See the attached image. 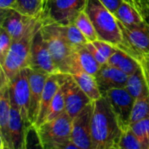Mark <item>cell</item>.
<instances>
[{"label": "cell", "mask_w": 149, "mask_h": 149, "mask_svg": "<svg viewBox=\"0 0 149 149\" xmlns=\"http://www.w3.org/2000/svg\"><path fill=\"white\" fill-rule=\"evenodd\" d=\"M87 0H48L44 17L61 25L74 24Z\"/></svg>", "instance_id": "8992f818"}, {"label": "cell", "mask_w": 149, "mask_h": 149, "mask_svg": "<svg viewBox=\"0 0 149 149\" xmlns=\"http://www.w3.org/2000/svg\"><path fill=\"white\" fill-rule=\"evenodd\" d=\"M72 119L64 111L55 119L34 128L42 148H78L72 139Z\"/></svg>", "instance_id": "3957f363"}, {"label": "cell", "mask_w": 149, "mask_h": 149, "mask_svg": "<svg viewBox=\"0 0 149 149\" xmlns=\"http://www.w3.org/2000/svg\"><path fill=\"white\" fill-rule=\"evenodd\" d=\"M41 32L60 73L73 75L83 72L76 48L66 40L58 24L44 17Z\"/></svg>", "instance_id": "7a4b0ae2"}, {"label": "cell", "mask_w": 149, "mask_h": 149, "mask_svg": "<svg viewBox=\"0 0 149 149\" xmlns=\"http://www.w3.org/2000/svg\"><path fill=\"white\" fill-rule=\"evenodd\" d=\"M15 9L21 13L31 17H36L41 14L39 12L38 0H17Z\"/></svg>", "instance_id": "f546056e"}, {"label": "cell", "mask_w": 149, "mask_h": 149, "mask_svg": "<svg viewBox=\"0 0 149 149\" xmlns=\"http://www.w3.org/2000/svg\"><path fill=\"white\" fill-rule=\"evenodd\" d=\"M117 149H142L139 140L130 126L122 129Z\"/></svg>", "instance_id": "f1b7e54d"}, {"label": "cell", "mask_w": 149, "mask_h": 149, "mask_svg": "<svg viewBox=\"0 0 149 149\" xmlns=\"http://www.w3.org/2000/svg\"><path fill=\"white\" fill-rule=\"evenodd\" d=\"M74 24L77 25L79 31L83 33V35L86 37L88 42H93L99 39L94 25L85 10L81 11L79 14Z\"/></svg>", "instance_id": "4316f807"}, {"label": "cell", "mask_w": 149, "mask_h": 149, "mask_svg": "<svg viewBox=\"0 0 149 149\" xmlns=\"http://www.w3.org/2000/svg\"><path fill=\"white\" fill-rule=\"evenodd\" d=\"M84 10L93 22L99 39L114 46L123 43L124 37L118 18L100 0H87Z\"/></svg>", "instance_id": "277c9868"}, {"label": "cell", "mask_w": 149, "mask_h": 149, "mask_svg": "<svg viewBox=\"0 0 149 149\" xmlns=\"http://www.w3.org/2000/svg\"><path fill=\"white\" fill-rule=\"evenodd\" d=\"M0 80V139L1 149H12L10 134L9 122L10 115V79L1 70Z\"/></svg>", "instance_id": "7c38bea8"}, {"label": "cell", "mask_w": 149, "mask_h": 149, "mask_svg": "<svg viewBox=\"0 0 149 149\" xmlns=\"http://www.w3.org/2000/svg\"><path fill=\"white\" fill-rule=\"evenodd\" d=\"M102 96L106 97L111 104L119 119L121 128L124 129L128 127L135 99L127 88H113L107 91Z\"/></svg>", "instance_id": "8fae6325"}, {"label": "cell", "mask_w": 149, "mask_h": 149, "mask_svg": "<svg viewBox=\"0 0 149 149\" xmlns=\"http://www.w3.org/2000/svg\"><path fill=\"white\" fill-rule=\"evenodd\" d=\"M13 39L10 33L3 28H0V65H2L9 53Z\"/></svg>", "instance_id": "4dcf8cb0"}, {"label": "cell", "mask_w": 149, "mask_h": 149, "mask_svg": "<svg viewBox=\"0 0 149 149\" xmlns=\"http://www.w3.org/2000/svg\"><path fill=\"white\" fill-rule=\"evenodd\" d=\"M42 17V14L36 17L27 16L13 8L1 9L0 28L7 31L14 41L20 38L25 31Z\"/></svg>", "instance_id": "ba28073f"}, {"label": "cell", "mask_w": 149, "mask_h": 149, "mask_svg": "<svg viewBox=\"0 0 149 149\" xmlns=\"http://www.w3.org/2000/svg\"><path fill=\"white\" fill-rule=\"evenodd\" d=\"M149 117V92L146 87L144 93L134 100L129 125Z\"/></svg>", "instance_id": "cb8c5ba5"}, {"label": "cell", "mask_w": 149, "mask_h": 149, "mask_svg": "<svg viewBox=\"0 0 149 149\" xmlns=\"http://www.w3.org/2000/svg\"><path fill=\"white\" fill-rule=\"evenodd\" d=\"M59 27L66 40L74 48L86 45L88 43V40L86 38V37L83 35V33L79 31L75 24H71L67 25L59 24Z\"/></svg>", "instance_id": "484cf974"}, {"label": "cell", "mask_w": 149, "mask_h": 149, "mask_svg": "<svg viewBox=\"0 0 149 149\" xmlns=\"http://www.w3.org/2000/svg\"><path fill=\"white\" fill-rule=\"evenodd\" d=\"M50 74L30 68L29 80H30V108H29V120L30 123L34 128L37 122L41 99L45 88L46 79Z\"/></svg>", "instance_id": "4fadbf2b"}, {"label": "cell", "mask_w": 149, "mask_h": 149, "mask_svg": "<svg viewBox=\"0 0 149 149\" xmlns=\"http://www.w3.org/2000/svg\"><path fill=\"white\" fill-rule=\"evenodd\" d=\"M30 68L38 70L48 74L60 73L52 59L46 42L43 38L41 28L36 32L33 38L31 51Z\"/></svg>", "instance_id": "9c48e42d"}, {"label": "cell", "mask_w": 149, "mask_h": 149, "mask_svg": "<svg viewBox=\"0 0 149 149\" xmlns=\"http://www.w3.org/2000/svg\"><path fill=\"white\" fill-rule=\"evenodd\" d=\"M92 100L82 91L72 76L68 78V87L65 94V112L72 118H75Z\"/></svg>", "instance_id": "ac0fdd59"}, {"label": "cell", "mask_w": 149, "mask_h": 149, "mask_svg": "<svg viewBox=\"0 0 149 149\" xmlns=\"http://www.w3.org/2000/svg\"><path fill=\"white\" fill-rule=\"evenodd\" d=\"M139 140L142 149H149V117L129 125Z\"/></svg>", "instance_id": "83f0119b"}, {"label": "cell", "mask_w": 149, "mask_h": 149, "mask_svg": "<svg viewBox=\"0 0 149 149\" xmlns=\"http://www.w3.org/2000/svg\"><path fill=\"white\" fill-rule=\"evenodd\" d=\"M68 76H69L68 74H63V73L50 74L48 76L45 85L42 99H41L38 117L37 122L34 126V128L39 127L44 122L55 94L58 91L61 85L67 79Z\"/></svg>", "instance_id": "e0dca14e"}, {"label": "cell", "mask_w": 149, "mask_h": 149, "mask_svg": "<svg viewBox=\"0 0 149 149\" xmlns=\"http://www.w3.org/2000/svg\"><path fill=\"white\" fill-rule=\"evenodd\" d=\"M29 130L26 128L23 117L17 105L10 98V115L9 122V134L12 149H25L27 148V135Z\"/></svg>", "instance_id": "5bb4252c"}, {"label": "cell", "mask_w": 149, "mask_h": 149, "mask_svg": "<svg viewBox=\"0 0 149 149\" xmlns=\"http://www.w3.org/2000/svg\"><path fill=\"white\" fill-rule=\"evenodd\" d=\"M146 87L144 73L140 65V67L133 74L129 75L126 88L134 99H137L144 93Z\"/></svg>", "instance_id": "d4e9b609"}, {"label": "cell", "mask_w": 149, "mask_h": 149, "mask_svg": "<svg viewBox=\"0 0 149 149\" xmlns=\"http://www.w3.org/2000/svg\"><path fill=\"white\" fill-rule=\"evenodd\" d=\"M69 76H68V78H69ZM68 78L61 85L58 91L55 94V96L51 103V106L49 107V111H48L43 123L55 119L59 114H61L64 111H65V94H66V91H67V87H68Z\"/></svg>", "instance_id": "7402d4cb"}, {"label": "cell", "mask_w": 149, "mask_h": 149, "mask_svg": "<svg viewBox=\"0 0 149 149\" xmlns=\"http://www.w3.org/2000/svg\"><path fill=\"white\" fill-rule=\"evenodd\" d=\"M110 11H112L113 14L117 11L120 4L124 0H100Z\"/></svg>", "instance_id": "836d02e7"}, {"label": "cell", "mask_w": 149, "mask_h": 149, "mask_svg": "<svg viewBox=\"0 0 149 149\" xmlns=\"http://www.w3.org/2000/svg\"><path fill=\"white\" fill-rule=\"evenodd\" d=\"M86 47H87L88 50L91 52V53H92L93 56L95 58V59H96L101 65H105V64L107 63V58L104 55L101 54V52L96 48V46L93 45V42H88V43L86 44Z\"/></svg>", "instance_id": "d6a6232c"}, {"label": "cell", "mask_w": 149, "mask_h": 149, "mask_svg": "<svg viewBox=\"0 0 149 149\" xmlns=\"http://www.w3.org/2000/svg\"><path fill=\"white\" fill-rule=\"evenodd\" d=\"M128 77L129 76L127 73L107 63L101 65L100 69L95 75V79L102 95L110 89L126 87Z\"/></svg>", "instance_id": "2e32d148"}, {"label": "cell", "mask_w": 149, "mask_h": 149, "mask_svg": "<svg viewBox=\"0 0 149 149\" xmlns=\"http://www.w3.org/2000/svg\"><path fill=\"white\" fill-rule=\"evenodd\" d=\"M122 128L108 100L93 101L91 135L93 149H117Z\"/></svg>", "instance_id": "6da1fadb"}, {"label": "cell", "mask_w": 149, "mask_h": 149, "mask_svg": "<svg viewBox=\"0 0 149 149\" xmlns=\"http://www.w3.org/2000/svg\"><path fill=\"white\" fill-rule=\"evenodd\" d=\"M30 68L22 69L10 81V96L16 102L23 117L26 128L30 131L32 127L29 120L30 108ZM33 129V128H32Z\"/></svg>", "instance_id": "52a82bcc"}, {"label": "cell", "mask_w": 149, "mask_h": 149, "mask_svg": "<svg viewBox=\"0 0 149 149\" xmlns=\"http://www.w3.org/2000/svg\"><path fill=\"white\" fill-rule=\"evenodd\" d=\"M119 25L124 37V42L137 49L141 53L149 55V24L127 25L120 22Z\"/></svg>", "instance_id": "9a60e30c"}, {"label": "cell", "mask_w": 149, "mask_h": 149, "mask_svg": "<svg viewBox=\"0 0 149 149\" xmlns=\"http://www.w3.org/2000/svg\"><path fill=\"white\" fill-rule=\"evenodd\" d=\"M43 22L44 16L37 20L20 38L12 42L4 63L0 65L1 70L10 80L12 79L22 69L30 68L33 38L36 32L41 28Z\"/></svg>", "instance_id": "5b68a950"}, {"label": "cell", "mask_w": 149, "mask_h": 149, "mask_svg": "<svg viewBox=\"0 0 149 149\" xmlns=\"http://www.w3.org/2000/svg\"><path fill=\"white\" fill-rule=\"evenodd\" d=\"M93 111V101L72 119V139L79 149H93L91 135Z\"/></svg>", "instance_id": "30bf717a"}, {"label": "cell", "mask_w": 149, "mask_h": 149, "mask_svg": "<svg viewBox=\"0 0 149 149\" xmlns=\"http://www.w3.org/2000/svg\"><path fill=\"white\" fill-rule=\"evenodd\" d=\"M114 15L120 22L127 25H141L148 23L140 10L128 0L122 2Z\"/></svg>", "instance_id": "ffe728a7"}, {"label": "cell", "mask_w": 149, "mask_h": 149, "mask_svg": "<svg viewBox=\"0 0 149 149\" xmlns=\"http://www.w3.org/2000/svg\"><path fill=\"white\" fill-rule=\"evenodd\" d=\"M107 64L118 68L128 76L133 74L140 67V63L136 58L117 47L114 53L108 58Z\"/></svg>", "instance_id": "d6986e66"}, {"label": "cell", "mask_w": 149, "mask_h": 149, "mask_svg": "<svg viewBox=\"0 0 149 149\" xmlns=\"http://www.w3.org/2000/svg\"><path fill=\"white\" fill-rule=\"evenodd\" d=\"M72 76L76 83L79 85V86L90 98L92 101L98 100L102 97V93L94 76L84 71Z\"/></svg>", "instance_id": "44dd1931"}, {"label": "cell", "mask_w": 149, "mask_h": 149, "mask_svg": "<svg viewBox=\"0 0 149 149\" xmlns=\"http://www.w3.org/2000/svg\"><path fill=\"white\" fill-rule=\"evenodd\" d=\"M48 0H38V7H39V12L44 16L45 12V9H46V5H47Z\"/></svg>", "instance_id": "d590c367"}, {"label": "cell", "mask_w": 149, "mask_h": 149, "mask_svg": "<svg viewBox=\"0 0 149 149\" xmlns=\"http://www.w3.org/2000/svg\"><path fill=\"white\" fill-rule=\"evenodd\" d=\"M76 51L79 55V63L82 70L95 77V75L100 69L101 65L93 56L91 52L86 47V45L76 47Z\"/></svg>", "instance_id": "603a6c76"}, {"label": "cell", "mask_w": 149, "mask_h": 149, "mask_svg": "<svg viewBox=\"0 0 149 149\" xmlns=\"http://www.w3.org/2000/svg\"><path fill=\"white\" fill-rule=\"evenodd\" d=\"M93 43L96 46V48L101 52V54L104 55L107 58V60L114 53V52L116 51L115 46H113V45H111V44H109V43H107L106 41L97 39V40L93 41Z\"/></svg>", "instance_id": "1f68e13d"}, {"label": "cell", "mask_w": 149, "mask_h": 149, "mask_svg": "<svg viewBox=\"0 0 149 149\" xmlns=\"http://www.w3.org/2000/svg\"><path fill=\"white\" fill-rule=\"evenodd\" d=\"M17 0H0V9L16 8Z\"/></svg>", "instance_id": "e575fe53"}]
</instances>
